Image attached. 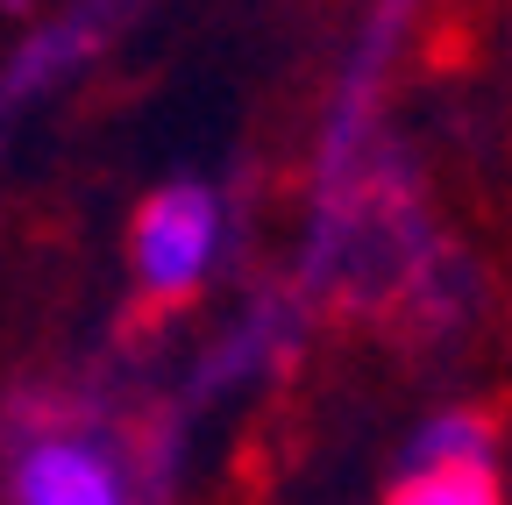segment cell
<instances>
[{"label": "cell", "mask_w": 512, "mask_h": 505, "mask_svg": "<svg viewBox=\"0 0 512 505\" xmlns=\"http://www.w3.org/2000/svg\"><path fill=\"white\" fill-rule=\"evenodd\" d=\"M221 235H228V214H221L214 185H192V178L157 185L136 207V228H128V264H136L143 299H157V306L192 299L221 257Z\"/></svg>", "instance_id": "1"}, {"label": "cell", "mask_w": 512, "mask_h": 505, "mask_svg": "<svg viewBox=\"0 0 512 505\" xmlns=\"http://www.w3.org/2000/svg\"><path fill=\"white\" fill-rule=\"evenodd\" d=\"M8 498L15 505H136V484H128L121 456L100 434L57 427V434H36L15 456Z\"/></svg>", "instance_id": "2"}, {"label": "cell", "mask_w": 512, "mask_h": 505, "mask_svg": "<svg viewBox=\"0 0 512 505\" xmlns=\"http://www.w3.org/2000/svg\"><path fill=\"white\" fill-rule=\"evenodd\" d=\"M406 477H491V427L477 413H434L413 427Z\"/></svg>", "instance_id": "3"}, {"label": "cell", "mask_w": 512, "mask_h": 505, "mask_svg": "<svg viewBox=\"0 0 512 505\" xmlns=\"http://www.w3.org/2000/svg\"><path fill=\"white\" fill-rule=\"evenodd\" d=\"M392 505H505L491 477H406Z\"/></svg>", "instance_id": "4"}]
</instances>
